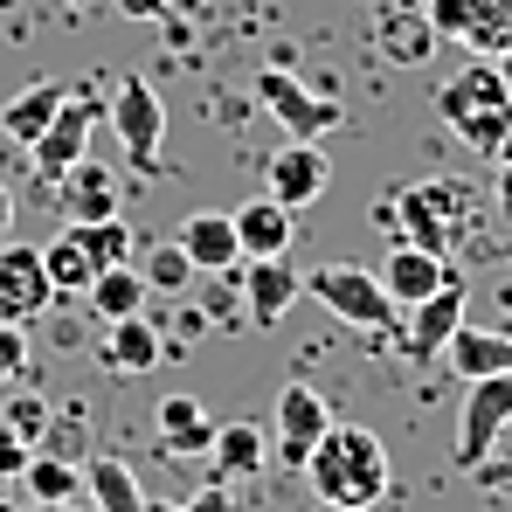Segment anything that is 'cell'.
I'll return each instance as SVG.
<instances>
[{"instance_id": "cell-11", "label": "cell", "mask_w": 512, "mask_h": 512, "mask_svg": "<svg viewBox=\"0 0 512 512\" xmlns=\"http://www.w3.org/2000/svg\"><path fill=\"white\" fill-rule=\"evenodd\" d=\"M464 298H471V291H464V270H457V277H450L443 291H429L423 305H409V326H402L395 340H402V353H409L416 367H429V360H443V346H450V333L464 326Z\"/></svg>"}, {"instance_id": "cell-17", "label": "cell", "mask_w": 512, "mask_h": 512, "mask_svg": "<svg viewBox=\"0 0 512 512\" xmlns=\"http://www.w3.org/2000/svg\"><path fill=\"white\" fill-rule=\"evenodd\" d=\"M229 215H236V243H243V256H284L291 236H298V215H291L284 201H270V194H256V201L229 208Z\"/></svg>"}, {"instance_id": "cell-28", "label": "cell", "mask_w": 512, "mask_h": 512, "mask_svg": "<svg viewBox=\"0 0 512 512\" xmlns=\"http://www.w3.org/2000/svg\"><path fill=\"white\" fill-rule=\"evenodd\" d=\"M139 277H146V291H167V298H180V291H187L201 270L187 263V250H180V243H153V250H146V263H139Z\"/></svg>"}, {"instance_id": "cell-22", "label": "cell", "mask_w": 512, "mask_h": 512, "mask_svg": "<svg viewBox=\"0 0 512 512\" xmlns=\"http://www.w3.org/2000/svg\"><path fill=\"white\" fill-rule=\"evenodd\" d=\"M56 194H63V215H70V222H97V215H118V180L97 167V160H77V167L56 180Z\"/></svg>"}, {"instance_id": "cell-32", "label": "cell", "mask_w": 512, "mask_h": 512, "mask_svg": "<svg viewBox=\"0 0 512 512\" xmlns=\"http://www.w3.org/2000/svg\"><path fill=\"white\" fill-rule=\"evenodd\" d=\"M28 457H35V443H28L14 423H0V485H14V478L28 471Z\"/></svg>"}, {"instance_id": "cell-25", "label": "cell", "mask_w": 512, "mask_h": 512, "mask_svg": "<svg viewBox=\"0 0 512 512\" xmlns=\"http://www.w3.org/2000/svg\"><path fill=\"white\" fill-rule=\"evenodd\" d=\"M14 485H21L35 506H63V499H77V492H84V471H77L70 457H56V450H35V457H28V471H21Z\"/></svg>"}, {"instance_id": "cell-30", "label": "cell", "mask_w": 512, "mask_h": 512, "mask_svg": "<svg viewBox=\"0 0 512 512\" xmlns=\"http://www.w3.org/2000/svg\"><path fill=\"white\" fill-rule=\"evenodd\" d=\"M0 423H14L42 450V443H49V402H42V395H14V402H0Z\"/></svg>"}, {"instance_id": "cell-8", "label": "cell", "mask_w": 512, "mask_h": 512, "mask_svg": "<svg viewBox=\"0 0 512 512\" xmlns=\"http://www.w3.org/2000/svg\"><path fill=\"white\" fill-rule=\"evenodd\" d=\"M97 118H104V104H97L90 90H70V97L56 104L49 132L28 146V153H35V173H42V180H63V173L90 153V125H97Z\"/></svg>"}, {"instance_id": "cell-43", "label": "cell", "mask_w": 512, "mask_h": 512, "mask_svg": "<svg viewBox=\"0 0 512 512\" xmlns=\"http://www.w3.org/2000/svg\"><path fill=\"white\" fill-rule=\"evenodd\" d=\"M77 7H84V0H77Z\"/></svg>"}, {"instance_id": "cell-19", "label": "cell", "mask_w": 512, "mask_h": 512, "mask_svg": "<svg viewBox=\"0 0 512 512\" xmlns=\"http://www.w3.org/2000/svg\"><path fill=\"white\" fill-rule=\"evenodd\" d=\"M208 464H215L222 485L256 478V471L270 464V429H263V423H222V429H215V443H208Z\"/></svg>"}, {"instance_id": "cell-15", "label": "cell", "mask_w": 512, "mask_h": 512, "mask_svg": "<svg viewBox=\"0 0 512 512\" xmlns=\"http://www.w3.org/2000/svg\"><path fill=\"white\" fill-rule=\"evenodd\" d=\"M250 270H243V312H250V326H284V312L298 305V291H305V277L284 263V256H243Z\"/></svg>"}, {"instance_id": "cell-29", "label": "cell", "mask_w": 512, "mask_h": 512, "mask_svg": "<svg viewBox=\"0 0 512 512\" xmlns=\"http://www.w3.org/2000/svg\"><path fill=\"white\" fill-rule=\"evenodd\" d=\"M471 42H478V56H499L512 42V0H478L471 7V28H464Z\"/></svg>"}, {"instance_id": "cell-34", "label": "cell", "mask_w": 512, "mask_h": 512, "mask_svg": "<svg viewBox=\"0 0 512 512\" xmlns=\"http://www.w3.org/2000/svg\"><path fill=\"white\" fill-rule=\"evenodd\" d=\"M478 0H429V35H464Z\"/></svg>"}, {"instance_id": "cell-5", "label": "cell", "mask_w": 512, "mask_h": 512, "mask_svg": "<svg viewBox=\"0 0 512 512\" xmlns=\"http://www.w3.org/2000/svg\"><path fill=\"white\" fill-rule=\"evenodd\" d=\"M256 104L291 132V139H326L346 125V104H333V90H305L291 63H270L256 70Z\"/></svg>"}, {"instance_id": "cell-18", "label": "cell", "mask_w": 512, "mask_h": 512, "mask_svg": "<svg viewBox=\"0 0 512 512\" xmlns=\"http://www.w3.org/2000/svg\"><path fill=\"white\" fill-rule=\"evenodd\" d=\"M70 97V84H56V77H35V84H21L7 104H0V132L14 139V146H35L42 132H49V118H56V104Z\"/></svg>"}, {"instance_id": "cell-41", "label": "cell", "mask_w": 512, "mask_h": 512, "mask_svg": "<svg viewBox=\"0 0 512 512\" xmlns=\"http://www.w3.org/2000/svg\"><path fill=\"white\" fill-rule=\"evenodd\" d=\"M326 512H367V506H326Z\"/></svg>"}, {"instance_id": "cell-13", "label": "cell", "mask_w": 512, "mask_h": 512, "mask_svg": "<svg viewBox=\"0 0 512 512\" xmlns=\"http://www.w3.org/2000/svg\"><path fill=\"white\" fill-rule=\"evenodd\" d=\"M457 270H450V256L423 250V243H402L395 236V250H388V263H381V291L395 298V312H409V305H423L429 291H443Z\"/></svg>"}, {"instance_id": "cell-6", "label": "cell", "mask_w": 512, "mask_h": 512, "mask_svg": "<svg viewBox=\"0 0 512 512\" xmlns=\"http://www.w3.org/2000/svg\"><path fill=\"white\" fill-rule=\"evenodd\" d=\"M111 132H118V146H125V160L139 173H160V139H167V104H160V90L146 84V77H118L111 90Z\"/></svg>"}, {"instance_id": "cell-27", "label": "cell", "mask_w": 512, "mask_h": 512, "mask_svg": "<svg viewBox=\"0 0 512 512\" xmlns=\"http://www.w3.org/2000/svg\"><path fill=\"white\" fill-rule=\"evenodd\" d=\"M42 263H49V284H56V298H70V291H90V277H97V263H90V250L63 229L49 250H42Z\"/></svg>"}, {"instance_id": "cell-42", "label": "cell", "mask_w": 512, "mask_h": 512, "mask_svg": "<svg viewBox=\"0 0 512 512\" xmlns=\"http://www.w3.org/2000/svg\"><path fill=\"white\" fill-rule=\"evenodd\" d=\"M173 7H201V0H173Z\"/></svg>"}, {"instance_id": "cell-10", "label": "cell", "mask_w": 512, "mask_h": 512, "mask_svg": "<svg viewBox=\"0 0 512 512\" xmlns=\"http://www.w3.org/2000/svg\"><path fill=\"white\" fill-rule=\"evenodd\" d=\"M326 187H333V160L319 153V139H291V146L270 153V167H263V194L284 201L291 215H305Z\"/></svg>"}, {"instance_id": "cell-38", "label": "cell", "mask_w": 512, "mask_h": 512, "mask_svg": "<svg viewBox=\"0 0 512 512\" xmlns=\"http://www.w3.org/2000/svg\"><path fill=\"white\" fill-rule=\"evenodd\" d=\"M56 512H97V506H90V492H77V499H63Z\"/></svg>"}, {"instance_id": "cell-21", "label": "cell", "mask_w": 512, "mask_h": 512, "mask_svg": "<svg viewBox=\"0 0 512 512\" xmlns=\"http://www.w3.org/2000/svg\"><path fill=\"white\" fill-rule=\"evenodd\" d=\"M153 423H160V450L167 457H208V443H215V423H208V409L194 395H167Z\"/></svg>"}, {"instance_id": "cell-7", "label": "cell", "mask_w": 512, "mask_h": 512, "mask_svg": "<svg viewBox=\"0 0 512 512\" xmlns=\"http://www.w3.org/2000/svg\"><path fill=\"white\" fill-rule=\"evenodd\" d=\"M512 429V374H485L464 395V436H457V471H478Z\"/></svg>"}, {"instance_id": "cell-2", "label": "cell", "mask_w": 512, "mask_h": 512, "mask_svg": "<svg viewBox=\"0 0 512 512\" xmlns=\"http://www.w3.org/2000/svg\"><path fill=\"white\" fill-rule=\"evenodd\" d=\"M436 118H443L471 153H499L506 132H512V84H506V70H499L492 56L464 63L450 84L436 90Z\"/></svg>"}, {"instance_id": "cell-31", "label": "cell", "mask_w": 512, "mask_h": 512, "mask_svg": "<svg viewBox=\"0 0 512 512\" xmlns=\"http://www.w3.org/2000/svg\"><path fill=\"white\" fill-rule=\"evenodd\" d=\"M146 512H236V492H229L222 478H208L194 499H180V506H153V499H146Z\"/></svg>"}, {"instance_id": "cell-37", "label": "cell", "mask_w": 512, "mask_h": 512, "mask_svg": "<svg viewBox=\"0 0 512 512\" xmlns=\"http://www.w3.org/2000/svg\"><path fill=\"white\" fill-rule=\"evenodd\" d=\"M7 229H14V194L0 187V243H7Z\"/></svg>"}, {"instance_id": "cell-16", "label": "cell", "mask_w": 512, "mask_h": 512, "mask_svg": "<svg viewBox=\"0 0 512 512\" xmlns=\"http://www.w3.org/2000/svg\"><path fill=\"white\" fill-rule=\"evenodd\" d=\"M104 367L111 374H153L160 360H167V340H160V326L146 319V312H132V319H111L104 326Z\"/></svg>"}, {"instance_id": "cell-35", "label": "cell", "mask_w": 512, "mask_h": 512, "mask_svg": "<svg viewBox=\"0 0 512 512\" xmlns=\"http://www.w3.org/2000/svg\"><path fill=\"white\" fill-rule=\"evenodd\" d=\"M111 7H118L125 21H167L173 14V0H111Z\"/></svg>"}, {"instance_id": "cell-23", "label": "cell", "mask_w": 512, "mask_h": 512, "mask_svg": "<svg viewBox=\"0 0 512 512\" xmlns=\"http://www.w3.org/2000/svg\"><path fill=\"white\" fill-rule=\"evenodd\" d=\"M84 298H90V312L111 326V319H132V312H146V298H153V291H146V277H139L132 263H111V270H97V277H90Z\"/></svg>"}, {"instance_id": "cell-1", "label": "cell", "mask_w": 512, "mask_h": 512, "mask_svg": "<svg viewBox=\"0 0 512 512\" xmlns=\"http://www.w3.org/2000/svg\"><path fill=\"white\" fill-rule=\"evenodd\" d=\"M305 478H312L319 506H374V499L388 492V450H381L374 429L333 423L319 443H312Z\"/></svg>"}, {"instance_id": "cell-36", "label": "cell", "mask_w": 512, "mask_h": 512, "mask_svg": "<svg viewBox=\"0 0 512 512\" xmlns=\"http://www.w3.org/2000/svg\"><path fill=\"white\" fill-rule=\"evenodd\" d=\"M492 160H499V215L512 222V132H506V146H499Z\"/></svg>"}, {"instance_id": "cell-12", "label": "cell", "mask_w": 512, "mask_h": 512, "mask_svg": "<svg viewBox=\"0 0 512 512\" xmlns=\"http://www.w3.org/2000/svg\"><path fill=\"white\" fill-rule=\"evenodd\" d=\"M49 298H56V284H49L42 250L35 243H0V319L28 326V319L49 312Z\"/></svg>"}, {"instance_id": "cell-40", "label": "cell", "mask_w": 512, "mask_h": 512, "mask_svg": "<svg viewBox=\"0 0 512 512\" xmlns=\"http://www.w3.org/2000/svg\"><path fill=\"white\" fill-rule=\"evenodd\" d=\"M21 512H56V506H35V499H28V506H21Z\"/></svg>"}, {"instance_id": "cell-24", "label": "cell", "mask_w": 512, "mask_h": 512, "mask_svg": "<svg viewBox=\"0 0 512 512\" xmlns=\"http://www.w3.org/2000/svg\"><path fill=\"white\" fill-rule=\"evenodd\" d=\"M84 492H90V506L97 512H146V492H139V478H132V464L125 457H90V471H84Z\"/></svg>"}, {"instance_id": "cell-45", "label": "cell", "mask_w": 512, "mask_h": 512, "mask_svg": "<svg viewBox=\"0 0 512 512\" xmlns=\"http://www.w3.org/2000/svg\"><path fill=\"white\" fill-rule=\"evenodd\" d=\"M0 512H7V506H0Z\"/></svg>"}, {"instance_id": "cell-39", "label": "cell", "mask_w": 512, "mask_h": 512, "mask_svg": "<svg viewBox=\"0 0 512 512\" xmlns=\"http://www.w3.org/2000/svg\"><path fill=\"white\" fill-rule=\"evenodd\" d=\"M492 63H499V70H506V84H512V42H506V49H499V56H492Z\"/></svg>"}, {"instance_id": "cell-44", "label": "cell", "mask_w": 512, "mask_h": 512, "mask_svg": "<svg viewBox=\"0 0 512 512\" xmlns=\"http://www.w3.org/2000/svg\"><path fill=\"white\" fill-rule=\"evenodd\" d=\"M0 499H7V492H0Z\"/></svg>"}, {"instance_id": "cell-3", "label": "cell", "mask_w": 512, "mask_h": 512, "mask_svg": "<svg viewBox=\"0 0 512 512\" xmlns=\"http://www.w3.org/2000/svg\"><path fill=\"white\" fill-rule=\"evenodd\" d=\"M305 291L346 319L353 333H374V340H395L402 333V319H395V298L381 291V270H360V263H319L312 277H305Z\"/></svg>"}, {"instance_id": "cell-26", "label": "cell", "mask_w": 512, "mask_h": 512, "mask_svg": "<svg viewBox=\"0 0 512 512\" xmlns=\"http://www.w3.org/2000/svg\"><path fill=\"white\" fill-rule=\"evenodd\" d=\"M70 236L90 250L97 270H111V263H132V229H125V215H97V222H70Z\"/></svg>"}, {"instance_id": "cell-14", "label": "cell", "mask_w": 512, "mask_h": 512, "mask_svg": "<svg viewBox=\"0 0 512 512\" xmlns=\"http://www.w3.org/2000/svg\"><path fill=\"white\" fill-rule=\"evenodd\" d=\"M194 270H208V277H236V263H243V243H236V215L229 208H194L187 222H180V236H173Z\"/></svg>"}, {"instance_id": "cell-33", "label": "cell", "mask_w": 512, "mask_h": 512, "mask_svg": "<svg viewBox=\"0 0 512 512\" xmlns=\"http://www.w3.org/2000/svg\"><path fill=\"white\" fill-rule=\"evenodd\" d=\"M14 374H28V333L14 319H0V381H14Z\"/></svg>"}, {"instance_id": "cell-20", "label": "cell", "mask_w": 512, "mask_h": 512, "mask_svg": "<svg viewBox=\"0 0 512 512\" xmlns=\"http://www.w3.org/2000/svg\"><path fill=\"white\" fill-rule=\"evenodd\" d=\"M443 353H450V374H457V381H485V374H512V333H485V326H457Z\"/></svg>"}, {"instance_id": "cell-9", "label": "cell", "mask_w": 512, "mask_h": 512, "mask_svg": "<svg viewBox=\"0 0 512 512\" xmlns=\"http://www.w3.org/2000/svg\"><path fill=\"white\" fill-rule=\"evenodd\" d=\"M333 429V409H326V395L312 388V381H284V395H277V416H270V443H277V457L291 464V471H305V457H312V443Z\"/></svg>"}, {"instance_id": "cell-4", "label": "cell", "mask_w": 512, "mask_h": 512, "mask_svg": "<svg viewBox=\"0 0 512 512\" xmlns=\"http://www.w3.org/2000/svg\"><path fill=\"white\" fill-rule=\"evenodd\" d=\"M381 215H395L402 243H423V250L450 256L457 229H464V187L457 180H423V187H402L381 201Z\"/></svg>"}]
</instances>
